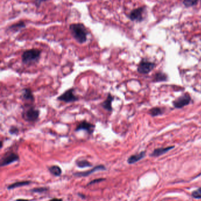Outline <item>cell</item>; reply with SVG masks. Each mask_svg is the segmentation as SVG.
Listing matches in <instances>:
<instances>
[{"mask_svg":"<svg viewBox=\"0 0 201 201\" xmlns=\"http://www.w3.org/2000/svg\"><path fill=\"white\" fill-rule=\"evenodd\" d=\"M76 165L78 167L83 168L86 167H92V164L87 160H80L76 162Z\"/></svg>","mask_w":201,"mask_h":201,"instance_id":"20","label":"cell"},{"mask_svg":"<svg viewBox=\"0 0 201 201\" xmlns=\"http://www.w3.org/2000/svg\"><path fill=\"white\" fill-rule=\"evenodd\" d=\"M44 2H45V1H34L33 3L37 8H39L40 7L41 4L43 3Z\"/></svg>","mask_w":201,"mask_h":201,"instance_id":"26","label":"cell"},{"mask_svg":"<svg viewBox=\"0 0 201 201\" xmlns=\"http://www.w3.org/2000/svg\"><path fill=\"white\" fill-rule=\"evenodd\" d=\"M49 201H63V200L58 199V198H53L52 200H50Z\"/></svg>","mask_w":201,"mask_h":201,"instance_id":"27","label":"cell"},{"mask_svg":"<svg viewBox=\"0 0 201 201\" xmlns=\"http://www.w3.org/2000/svg\"><path fill=\"white\" fill-rule=\"evenodd\" d=\"M115 97L110 93H109L107 94V98L105 100L103 101L101 103L100 106L103 109L105 110L111 112L113 111V107H112V102L114 100Z\"/></svg>","mask_w":201,"mask_h":201,"instance_id":"10","label":"cell"},{"mask_svg":"<svg viewBox=\"0 0 201 201\" xmlns=\"http://www.w3.org/2000/svg\"><path fill=\"white\" fill-rule=\"evenodd\" d=\"M40 115V110L32 105L25 106L21 113L22 118L28 122H35L38 121Z\"/></svg>","mask_w":201,"mask_h":201,"instance_id":"3","label":"cell"},{"mask_svg":"<svg viewBox=\"0 0 201 201\" xmlns=\"http://www.w3.org/2000/svg\"><path fill=\"white\" fill-rule=\"evenodd\" d=\"M145 11L144 7H140L132 10L128 15L129 19L132 21L141 22L144 20L143 14Z\"/></svg>","mask_w":201,"mask_h":201,"instance_id":"6","label":"cell"},{"mask_svg":"<svg viewBox=\"0 0 201 201\" xmlns=\"http://www.w3.org/2000/svg\"><path fill=\"white\" fill-rule=\"evenodd\" d=\"M168 76L162 72V71H159L156 73L155 76H154V78L153 81L154 82H161V81H165L168 80Z\"/></svg>","mask_w":201,"mask_h":201,"instance_id":"17","label":"cell"},{"mask_svg":"<svg viewBox=\"0 0 201 201\" xmlns=\"http://www.w3.org/2000/svg\"><path fill=\"white\" fill-rule=\"evenodd\" d=\"M191 101V98L190 95L188 94H185L177 98L175 100L173 101V104L175 107L177 109H181L186 105H188Z\"/></svg>","mask_w":201,"mask_h":201,"instance_id":"8","label":"cell"},{"mask_svg":"<svg viewBox=\"0 0 201 201\" xmlns=\"http://www.w3.org/2000/svg\"><path fill=\"white\" fill-rule=\"evenodd\" d=\"M149 113L152 116L155 117L162 115L163 113V110L161 107H153L149 110Z\"/></svg>","mask_w":201,"mask_h":201,"instance_id":"19","label":"cell"},{"mask_svg":"<svg viewBox=\"0 0 201 201\" xmlns=\"http://www.w3.org/2000/svg\"><path fill=\"white\" fill-rule=\"evenodd\" d=\"M198 2V1H194V0H185L183 2V4H184V5L186 7H192L194 6L195 5L197 4V3Z\"/></svg>","mask_w":201,"mask_h":201,"instance_id":"21","label":"cell"},{"mask_svg":"<svg viewBox=\"0 0 201 201\" xmlns=\"http://www.w3.org/2000/svg\"><path fill=\"white\" fill-rule=\"evenodd\" d=\"M69 30L73 38L78 43L83 44L87 42L89 31L84 24L72 23L69 25Z\"/></svg>","mask_w":201,"mask_h":201,"instance_id":"1","label":"cell"},{"mask_svg":"<svg viewBox=\"0 0 201 201\" xmlns=\"http://www.w3.org/2000/svg\"><path fill=\"white\" fill-rule=\"evenodd\" d=\"M49 171L51 174H53L54 176H60L62 170L60 168L59 166L57 165H53L49 168Z\"/></svg>","mask_w":201,"mask_h":201,"instance_id":"18","label":"cell"},{"mask_svg":"<svg viewBox=\"0 0 201 201\" xmlns=\"http://www.w3.org/2000/svg\"><path fill=\"white\" fill-rule=\"evenodd\" d=\"M57 100L66 103H70L79 100V98L74 95V89L70 88L59 96Z\"/></svg>","mask_w":201,"mask_h":201,"instance_id":"4","label":"cell"},{"mask_svg":"<svg viewBox=\"0 0 201 201\" xmlns=\"http://www.w3.org/2000/svg\"><path fill=\"white\" fill-rule=\"evenodd\" d=\"M19 132V129L17 127L13 126L9 129V133L11 135H17Z\"/></svg>","mask_w":201,"mask_h":201,"instance_id":"24","label":"cell"},{"mask_svg":"<svg viewBox=\"0 0 201 201\" xmlns=\"http://www.w3.org/2000/svg\"><path fill=\"white\" fill-rule=\"evenodd\" d=\"M105 181V179H104V178H99V179H94V180L90 182L87 184V185H93V184H95V183H99V182H103V181Z\"/></svg>","mask_w":201,"mask_h":201,"instance_id":"25","label":"cell"},{"mask_svg":"<svg viewBox=\"0 0 201 201\" xmlns=\"http://www.w3.org/2000/svg\"><path fill=\"white\" fill-rule=\"evenodd\" d=\"M145 156H146V152L145 151L141 152V153H139L138 154L132 155L131 156H130L128 158L127 163L129 164L135 163L141 161V159H142L143 158H144L145 157Z\"/></svg>","mask_w":201,"mask_h":201,"instance_id":"15","label":"cell"},{"mask_svg":"<svg viewBox=\"0 0 201 201\" xmlns=\"http://www.w3.org/2000/svg\"><path fill=\"white\" fill-rule=\"evenodd\" d=\"M173 148H174V146H168L166 147H162V148H158L154 150V151L151 153L150 156L153 157H158L160 156L161 155L166 153V152H169V150H172Z\"/></svg>","mask_w":201,"mask_h":201,"instance_id":"14","label":"cell"},{"mask_svg":"<svg viewBox=\"0 0 201 201\" xmlns=\"http://www.w3.org/2000/svg\"><path fill=\"white\" fill-rule=\"evenodd\" d=\"M19 156L17 154L13 152H9L4 155L0 161V166H7L14 162L19 161Z\"/></svg>","mask_w":201,"mask_h":201,"instance_id":"7","label":"cell"},{"mask_svg":"<svg viewBox=\"0 0 201 201\" xmlns=\"http://www.w3.org/2000/svg\"><path fill=\"white\" fill-rule=\"evenodd\" d=\"M32 200H23V199H19L16 201H31Z\"/></svg>","mask_w":201,"mask_h":201,"instance_id":"28","label":"cell"},{"mask_svg":"<svg viewBox=\"0 0 201 201\" xmlns=\"http://www.w3.org/2000/svg\"><path fill=\"white\" fill-rule=\"evenodd\" d=\"M95 129V125L87 121H81L77 126L75 131L78 132L80 130H85L89 134L91 135L93 133Z\"/></svg>","mask_w":201,"mask_h":201,"instance_id":"9","label":"cell"},{"mask_svg":"<svg viewBox=\"0 0 201 201\" xmlns=\"http://www.w3.org/2000/svg\"><path fill=\"white\" fill-rule=\"evenodd\" d=\"M41 51L38 48H30L24 51L21 54V61L24 64H34L40 60Z\"/></svg>","mask_w":201,"mask_h":201,"instance_id":"2","label":"cell"},{"mask_svg":"<svg viewBox=\"0 0 201 201\" xmlns=\"http://www.w3.org/2000/svg\"><path fill=\"white\" fill-rule=\"evenodd\" d=\"M79 195L80 197H81V198H86V197H85L84 195H82V194H79Z\"/></svg>","mask_w":201,"mask_h":201,"instance_id":"29","label":"cell"},{"mask_svg":"<svg viewBox=\"0 0 201 201\" xmlns=\"http://www.w3.org/2000/svg\"><path fill=\"white\" fill-rule=\"evenodd\" d=\"M192 196L195 199H201V188L193 191Z\"/></svg>","mask_w":201,"mask_h":201,"instance_id":"23","label":"cell"},{"mask_svg":"<svg viewBox=\"0 0 201 201\" xmlns=\"http://www.w3.org/2000/svg\"><path fill=\"white\" fill-rule=\"evenodd\" d=\"M155 67V64L154 63L143 59L141 61L138 66V71L142 74H146L149 73Z\"/></svg>","mask_w":201,"mask_h":201,"instance_id":"5","label":"cell"},{"mask_svg":"<svg viewBox=\"0 0 201 201\" xmlns=\"http://www.w3.org/2000/svg\"><path fill=\"white\" fill-rule=\"evenodd\" d=\"M48 190V188L46 187H41V188H36L34 189H32L31 191L35 193H42V192H45Z\"/></svg>","mask_w":201,"mask_h":201,"instance_id":"22","label":"cell"},{"mask_svg":"<svg viewBox=\"0 0 201 201\" xmlns=\"http://www.w3.org/2000/svg\"><path fill=\"white\" fill-rule=\"evenodd\" d=\"M104 170H106V167L103 165H98V166H95V168H93L91 170H87V171H85V172H81L75 173H74V175L75 176H77V177H86V176H87L95 173L96 171Z\"/></svg>","mask_w":201,"mask_h":201,"instance_id":"11","label":"cell"},{"mask_svg":"<svg viewBox=\"0 0 201 201\" xmlns=\"http://www.w3.org/2000/svg\"><path fill=\"white\" fill-rule=\"evenodd\" d=\"M31 183V181H20V182H15L13 183L11 185H10L8 186V189H16L19 187H21V186H26V185H28Z\"/></svg>","mask_w":201,"mask_h":201,"instance_id":"16","label":"cell"},{"mask_svg":"<svg viewBox=\"0 0 201 201\" xmlns=\"http://www.w3.org/2000/svg\"><path fill=\"white\" fill-rule=\"evenodd\" d=\"M21 96L25 100L30 101L31 102H34L35 101V98L31 89L28 87L24 88L22 90Z\"/></svg>","mask_w":201,"mask_h":201,"instance_id":"13","label":"cell"},{"mask_svg":"<svg viewBox=\"0 0 201 201\" xmlns=\"http://www.w3.org/2000/svg\"><path fill=\"white\" fill-rule=\"evenodd\" d=\"M25 27H26L25 22L24 21L21 20L8 26L7 30H9L10 31L16 33L20 31L23 28H25Z\"/></svg>","mask_w":201,"mask_h":201,"instance_id":"12","label":"cell"}]
</instances>
